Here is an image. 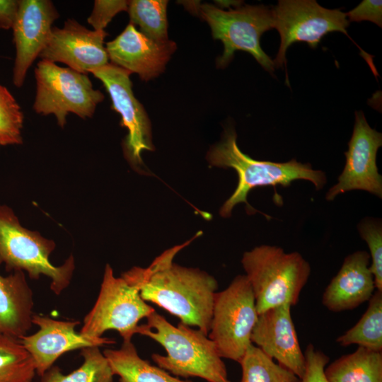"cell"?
<instances>
[{
  "mask_svg": "<svg viewBox=\"0 0 382 382\" xmlns=\"http://www.w3.org/2000/svg\"><path fill=\"white\" fill-rule=\"evenodd\" d=\"M128 5L129 1L96 0L87 21L95 30H104L117 13L127 11Z\"/></svg>",
  "mask_w": 382,
  "mask_h": 382,
  "instance_id": "f1b7e54d",
  "label": "cell"
},
{
  "mask_svg": "<svg viewBox=\"0 0 382 382\" xmlns=\"http://www.w3.org/2000/svg\"><path fill=\"white\" fill-rule=\"evenodd\" d=\"M23 114L9 91L0 84V146L21 144Z\"/></svg>",
  "mask_w": 382,
  "mask_h": 382,
  "instance_id": "4316f807",
  "label": "cell"
},
{
  "mask_svg": "<svg viewBox=\"0 0 382 382\" xmlns=\"http://www.w3.org/2000/svg\"><path fill=\"white\" fill-rule=\"evenodd\" d=\"M36 96L35 111L44 115L54 114L64 127L69 112L81 118L91 117L103 94L93 88L89 78L70 68L42 59L35 69Z\"/></svg>",
  "mask_w": 382,
  "mask_h": 382,
  "instance_id": "9c48e42d",
  "label": "cell"
},
{
  "mask_svg": "<svg viewBox=\"0 0 382 382\" xmlns=\"http://www.w3.org/2000/svg\"><path fill=\"white\" fill-rule=\"evenodd\" d=\"M59 17L49 0H21L12 25L16 55L13 83L21 88L29 67L45 47L52 23Z\"/></svg>",
  "mask_w": 382,
  "mask_h": 382,
  "instance_id": "5bb4252c",
  "label": "cell"
},
{
  "mask_svg": "<svg viewBox=\"0 0 382 382\" xmlns=\"http://www.w3.org/2000/svg\"><path fill=\"white\" fill-rule=\"evenodd\" d=\"M54 248L53 241L23 227L11 208L0 205V265L6 271H25L34 279L45 275L59 295L70 284L75 265L71 255L63 265H53L50 255Z\"/></svg>",
  "mask_w": 382,
  "mask_h": 382,
  "instance_id": "5b68a950",
  "label": "cell"
},
{
  "mask_svg": "<svg viewBox=\"0 0 382 382\" xmlns=\"http://www.w3.org/2000/svg\"><path fill=\"white\" fill-rule=\"evenodd\" d=\"M83 364L69 374L52 366L41 377L40 382H113V372L98 346L81 349Z\"/></svg>",
  "mask_w": 382,
  "mask_h": 382,
  "instance_id": "603a6c76",
  "label": "cell"
},
{
  "mask_svg": "<svg viewBox=\"0 0 382 382\" xmlns=\"http://www.w3.org/2000/svg\"><path fill=\"white\" fill-rule=\"evenodd\" d=\"M33 359L18 339L0 335V382H32Z\"/></svg>",
  "mask_w": 382,
  "mask_h": 382,
  "instance_id": "484cf974",
  "label": "cell"
},
{
  "mask_svg": "<svg viewBox=\"0 0 382 382\" xmlns=\"http://www.w3.org/2000/svg\"><path fill=\"white\" fill-rule=\"evenodd\" d=\"M328 382H382V352L362 347L325 368Z\"/></svg>",
  "mask_w": 382,
  "mask_h": 382,
  "instance_id": "44dd1931",
  "label": "cell"
},
{
  "mask_svg": "<svg viewBox=\"0 0 382 382\" xmlns=\"http://www.w3.org/2000/svg\"><path fill=\"white\" fill-rule=\"evenodd\" d=\"M139 325L137 334L159 343L166 355L153 354L152 360L175 377H199L208 382H231L214 342L199 329L180 322L173 325L156 311Z\"/></svg>",
  "mask_w": 382,
  "mask_h": 382,
  "instance_id": "7a4b0ae2",
  "label": "cell"
},
{
  "mask_svg": "<svg viewBox=\"0 0 382 382\" xmlns=\"http://www.w3.org/2000/svg\"><path fill=\"white\" fill-rule=\"evenodd\" d=\"M382 146V134L371 128L362 111L355 112V122L345 165L338 182L325 195L328 201L338 195L359 190L382 197V177L376 166V154Z\"/></svg>",
  "mask_w": 382,
  "mask_h": 382,
  "instance_id": "7c38bea8",
  "label": "cell"
},
{
  "mask_svg": "<svg viewBox=\"0 0 382 382\" xmlns=\"http://www.w3.org/2000/svg\"><path fill=\"white\" fill-rule=\"evenodd\" d=\"M103 353L113 374L119 376V382H190L179 379L141 359L132 340L123 341L119 349H108Z\"/></svg>",
  "mask_w": 382,
  "mask_h": 382,
  "instance_id": "ffe728a7",
  "label": "cell"
},
{
  "mask_svg": "<svg viewBox=\"0 0 382 382\" xmlns=\"http://www.w3.org/2000/svg\"><path fill=\"white\" fill-rule=\"evenodd\" d=\"M167 4L166 0L129 1L130 23L139 25L141 33L156 42H168Z\"/></svg>",
  "mask_w": 382,
  "mask_h": 382,
  "instance_id": "d4e9b609",
  "label": "cell"
},
{
  "mask_svg": "<svg viewBox=\"0 0 382 382\" xmlns=\"http://www.w3.org/2000/svg\"><path fill=\"white\" fill-rule=\"evenodd\" d=\"M91 73L103 83L111 98L112 108L120 114L121 125L127 129L124 141L127 159L134 166L141 165V153L154 150L151 125L143 105L133 94L131 74L109 63Z\"/></svg>",
  "mask_w": 382,
  "mask_h": 382,
  "instance_id": "8fae6325",
  "label": "cell"
},
{
  "mask_svg": "<svg viewBox=\"0 0 382 382\" xmlns=\"http://www.w3.org/2000/svg\"><path fill=\"white\" fill-rule=\"evenodd\" d=\"M207 158L211 166L233 168L238 177L236 188L219 210L224 218L229 217L234 207L242 202L245 203L249 213L255 212V209L247 201L248 195L253 188L288 187L294 180H304L311 182L320 190L327 182L324 172L313 170L309 163L296 159L284 163L253 159L239 149L237 134L233 127L225 129L222 139L211 147Z\"/></svg>",
  "mask_w": 382,
  "mask_h": 382,
  "instance_id": "3957f363",
  "label": "cell"
},
{
  "mask_svg": "<svg viewBox=\"0 0 382 382\" xmlns=\"http://www.w3.org/2000/svg\"><path fill=\"white\" fill-rule=\"evenodd\" d=\"M370 264V255L366 251L348 255L325 289L323 305L330 311L341 312L368 301L376 290Z\"/></svg>",
  "mask_w": 382,
  "mask_h": 382,
  "instance_id": "ac0fdd59",
  "label": "cell"
},
{
  "mask_svg": "<svg viewBox=\"0 0 382 382\" xmlns=\"http://www.w3.org/2000/svg\"><path fill=\"white\" fill-rule=\"evenodd\" d=\"M197 236L165 250L148 267H133L121 277L139 289L145 301L158 305L181 323L197 327L208 335L217 281L205 271L173 261L177 253Z\"/></svg>",
  "mask_w": 382,
  "mask_h": 382,
  "instance_id": "6da1fadb",
  "label": "cell"
},
{
  "mask_svg": "<svg viewBox=\"0 0 382 382\" xmlns=\"http://www.w3.org/2000/svg\"><path fill=\"white\" fill-rule=\"evenodd\" d=\"M18 6V1L0 0V28H12Z\"/></svg>",
  "mask_w": 382,
  "mask_h": 382,
  "instance_id": "1f68e13d",
  "label": "cell"
},
{
  "mask_svg": "<svg viewBox=\"0 0 382 382\" xmlns=\"http://www.w3.org/2000/svg\"><path fill=\"white\" fill-rule=\"evenodd\" d=\"M349 22L371 21L382 27V1L364 0L352 10L346 13Z\"/></svg>",
  "mask_w": 382,
  "mask_h": 382,
  "instance_id": "4dcf8cb0",
  "label": "cell"
},
{
  "mask_svg": "<svg viewBox=\"0 0 382 382\" xmlns=\"http://www.w3.org/2000/svg\"><path fill=\"white\" fill-rule=\"evenodd\" d=\"M306 366L300 382H328L325 375V368L329 362V357L313 344L308 345L304 352Z\"/></svg>",
  "mask_w": 382,
  "mask_h": 382,
  "instance_id": "f546056e",
  "label": "cell"
},
{
  "mask_svg": "<svg viewBox=\"0 0 382 382\" xmlns=\"http://www.w3.org/2000/svg\"><path fill=\"white\" fill-rule=\"evenodd\" d=\"M33 324L38 331L19 340L31 356L36 374L42 376L63 354L77 349L115 343L108 337L90 338L75 330L79 321H64L33 315Z\"/></svg>",
  "mask_w": 382,
  "mask_h": 382,
  "instance_id": "9a60e30c",
  "label": "cell"
},
{
  "mask_svg": "<svg viewBox=\"0 0 382 382\" xmlns=\"http://www.w3.org/2000/svg\"><path fill=\"white\" fill-rule=\"evenodd\" d=\"M291 307L282 305L259 314L251 342L301 378L306 360L291 318Z\"/></svg>",
  "mask_w": 382,
  "mask_h": 382,
  "instance_id": "2e32d148",
  "label": "cell"
},
{
  "mask_svg": "<svg viewBox=\"0 0 382 382\" xmlns=\"http://www.w3.org/2000/svg\"><path fill=\"white\" fill-rule=\"evenodd\" d=\"M105 30H91L74 19L63 28H52L39 57L52 62H62L70 69L86 74L108 64L104 46Z\"/></svg>",
  "mask_w": 382,
  "mask_h": 382,
  "instance_id": "4fadbf2b",
  "label": "cell"
},
{
  "mask_svg": "<svg viewBox=\"0 0 382 382\" xmlns=\"http://www.w3.org/2000/svg\"><path fill=\"white\" fill-rule=\"evenodd\" d=\"M272 10L273 28L277 30L281 40L273 59L274 67L286 66V52L293 43L306 42L314 49L326 34L332 32H341L352 40L347 32L349 21L346 13L340 9L324 8L315 0H279ZM358 47L372 72H376L374 56Z\"/></svg>",
  "mask_w": 382,
  "mask_h": 382,
  "instance_id": "52a82bcc",
  "label": "cell"
},
{
  "mask_svg": "<svg viewBox=\"0 0 382 382\" xmlns=\"http://www.w3.org/2000/svg\"><path fill=\"white\" fill-rule=\"evenodd\" d=\"M361 237L369 249L370 268L376 290L382 291V225L378 219H363L357 226Z\"/></svg>",
  "mask_w": 382,
  "mask_h": 382,
  "instance_id": "83f0119b",
  "label": "cell"
},
{
  "mask_svg": "<svg viewBox=\"0 0 382 382\" xmlns=\"http://www.w3.org/2000/svg\"><path fill=\"white\" fill-rule=\"evenodd\" d=\"M359 320L336 339L342 347L357 345L382 352V291L376 290Z\"/></svg>",
  "mask_w": 382,
  "mask_h": 382,
  "instance_id": "7402d4cb",
  "label": "cell"
},
{
  "mask_svg": "<svg viewBox=\"0 0 382 382\" xmlns=\"http://www.w3.org/2000/svg\"><path fill=\"white\" fill-rule=\"evenodd\" d=\"M209 25L214 39L224 44V52L216 60L218 68H224L233 59L234 52L250 54L267 71H274L273 60L260 46L262 35L273 28L272 8L264 5H245L226 11L212 4H187Z\"/></svg>",
  "mask_w": 382,
  "mask_h": 382,
  "instance_id": "8992f818",
  "label": "cell"
},
{
  "mask_svg": "<svg viewBox=\"0 0 382 382\" xmlns=\"http://www.w3.org/2000/svg\"><path fill=\"white\" fill-rule=\"evenodd\" d=\"M155 309L140 296L139 289L123 277H116L109 264L105 267L97 300L85 316L80 333L90 338L102 337L109 330H116L123 341L137 334L139 322Z\"/></svg>",
  "mask_w": 382,
  "mask_h": 382,
  "instance_id": "30bf717a",
  "label": "cell"
},
{
  "mask_svg": "<svg viewBox=\"0 0 382 382\" xmlns=\"http://www.w3.org/2000/svg\"><path fill=\"white\" fill-rule=\"evenodd\" d=\"M257 318L254 295L245 275L236 276L227 288L216 292L208 337L221 358L241 361L252 344Z\"/></svg>",
  "mask_w": 382,
  "mask_h": 382,
  "instance_id": "ba28073f",
  "label": "cell"
},
{
  "mask_svg": "<svg viewBox=\"0 0 382 382\" xmlns=\"http://www.w3.org/2000/svg\"><path fill=\"white\" fill-rule=\"evenodd\" d=\"M239 364L242 370L241 382H300L294 373L276 363L253 343Z\"/></svg>",
  "mask_w": 382,
  "mask_h": 382,
  "instance_id": "cb8c5ba5",
  "label": "cell"
},
{
  "mask_svg": "<svg viewBox=\"0 0 382 382\" xmlns=\"http://www.w3.org/2000/svg\"><path fill=\"white\" fill-rule=\"evenodd\" d=\"M33 294L24 272L0 274V335L20 339L33 325Z\"/></svg>",
  "mask_w": 382,
  "mask_h": 382,
  "instance_id": "d6986e66",
  "label": "cell"
},
{
  "mask_svg": "<svg viewBox=\"0 0 382 382\" xmlns=\"http://www.w3.org/2000/svg\"><path fill=\"white\" fill-rule=\"evenodd\" d=\"M241 263L258 315L279 306L296 305L311 271L299 253H286L274 245H262L245 252Z\"/></svg>",
  "mask_w": 382,
  "mask_h": 382,
  "instance_id": "277c9868",
  "label": "cell"
},
{
  "mask_svg": "<svg viewBox=\"0 0 382 382\" xmlns=\"http://www.w3.org/2000/svg\"><path fill=\"white\" fill-rule=\"evenodd\" d=\"M105 49L111 64L147 81L164 71L176 45L170 40L156 42L129 23L115 39L107 42Z\"/></svg>",
  "mask_w": 382,
  "mask_h": 382,
  "instance_id": "e0dca14e",
  "label": "cell"
}]
</instances>
